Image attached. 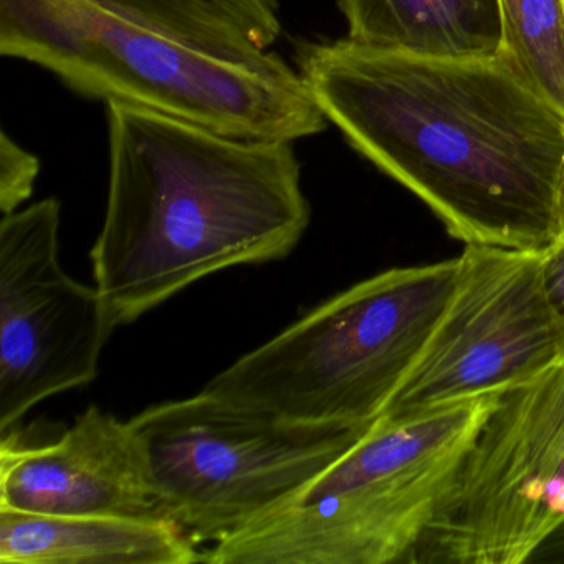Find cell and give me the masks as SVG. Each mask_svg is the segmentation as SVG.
Instances as JSON below:
<instances>
[{"label": "cell", "mask_w": 564, "mask_h": 564, "mask_svg": "<svg viewBox=\"0 0 564 564\" xmlns=\"http://www.w3.org/2000/svg\"><path fill=\"white\" fill-rule=\"evenodd\" d=\"M296 70L349 147L465 246L557 240L564 115L494 58H429L339 41L295 45Z\"/></svg>", "instance_id": "cell-1"}, {"label": "cell", "mask_w": 564, "mask_h": 564, "mask_svg": "<svg viewBox=\"0 0 564 564\" xmlns=\"http://www.w3.org/2000/svg\"><path fill=\"white\" fill-rule=\"evenodd\" d=\"M107 213L95 286L127 326L223 270L285 259L312 220L292 141L246 140L107 105Z\"/></svg>", "instance_id": "cell-2"}, {"label": "cell", "mask_w": 564, "mask_h": 564, "mask_svg": "<svg viewBox=\"0 0 564 564\" xmlns=\"http://www.w3.org/2000/svg\"><path fill=\"white\" fill-rule=\"evenodd\" d=\"M0 55L78 97L246 140L328 130L296 67L210 0H0Z\"/></svg>", "instance_id": "cell-3"}, {"label": "cell", "mask_w": 564, "mask_h": 564, "mask_svg": "<svg viewBox=\"0 0 564 564\" xmlns=\"http://www.w3.org/2000/svg\"><path fill=\"white\" fill-rule=\"evenodd\" d=\"M497 395L382 414L289 500L200 551V563H411Z\"/></svg>", "instance_id": "cell-4"}, {"label": "cell", "mask_w": 564, "mask_h": 564, "mask_svg": "<svg viewBox=\"0 0 564 564\" xmlns=\"http://www.w3.org/2000/svg\"><path fill=\"white\" fill-rule=\"evenodd\" d=\"M457 272L458 257L362 280L237 359L203 391L296 424L376 421L437 328Z\"/></svg>", "instance_id": "cell-5"}, {"label": "cell", "mask_w": 564, "mask_h": 564, "mask_svg": "<svg viewBox=\"0 0 564 564\" xmlns=\"http://www.w3.org/2000/svg\"><path fill=\"white\" fill-rule=\"evenodd\" d=\"M163 520L194 546L246 528L351 451L375 421L296 424L200 391L130 419Z\"/></svg>", "instance_id": "cell-6"}, {"label": "cell", "mask_w": 564, "mask_h": 564, "mask_svg": "<svg viewBox=\"0 0 564 564\" xmlns=\"http://www.w3.org/2000/svg\"><path fill=\"white\" fill-rule=\"evenodd\" d=\"M564 527V365L498 392L411 563L521 564Z\"/></svg>", "instance_id": "cell-7"}, {"label": "cell", "mask_w": 564, "mask_h": 564, "mask_svg": "<svg viewBox=\"0 0 564 564\" xmlns=\"http://www.w3.org/2000/svg\"><path fill=\"white\" fill-rule=\"evenodd\" d=\"M563 362L543 250L465 246L437 328L384 414L500 392Z\"/></svg>", "instance_id": "cell-8"}, {"label": "cell", "mask_w": 564, "mask_h": 564, "mask_svg": "<svg viewBox=\"0 0 564 564\" xmlns=\"http://www.w3.org/2000/svg\"><path fill=\"white\" fill-rule=\"evenodd\" d=\"M61 220L47 197L0 223V434L39 402L94 382L118 328L100 290L62 267Z\"/></svg>", "instance_id": "cell-9"}, {"label": "cell", "mask_w": 564, "mask_h": 564, "mask_svg": "<svg viewBox=\"0 0 564 564\" xmlns=\"http://www.w3.org/2000/svg\"><path fill=\"white\" fill-rule=\"evenodd\" d=\"M0 508L163 520L137 432L97 405L51 442L0 434Z\"/></svg>", "instance_id": "cell-10"}, {"label": "cell", "mask_w": 564, "mask_h": 564, "mask_svg": "<svg viewBox=\"0 0 564 564\" xmlns=\"http://www.w3.org/2000/svg\"><path fill=\"white\" fill-rule=\"evenodd\" d=\"M2 564H193L200 551L164 520L0 508Z\"/></svg>", "instance_id": "cell-11"}, {"label": "cell", "mask_w": 564, "mask_h": 564, "mask_svg": "<svg viewBox=\"0 0 564 564\" xmlns=\"http://www.w3.org/2000/svg\"><path fill=\"white\" fill-rule=\"evenodd\" d=\"M348 39L429 58H494L500 0H338Z\"/></svg>", "instance_id": "cell-12"}, {"label": "cell", "mask_w": 564, "mask_h": 564, "mask_svg": "<svg viewBox=\"0 0 564 564\" xmlns=\"http://www.w3.org/2000/svg\"><path fill=\"white\" fill-rule=\"evenodd\" d=\"M497 57L564 115V0H500Z\"/></svg>", "instance_id": "cell-13"}, {"label": "cell", "mask_w": 564, "mask_h": 564, "mask_svg": "<svg viewBox=\"0 0 564 564\" xmlns=\"http://www.w3.org/2000/svg\"><path fill=\"white\" fill-rule=\"evenodd\" d=\"M41 160L9 137L0 133V213H18L31 199L41 174Z\"/></svg>", "instance_id": "cell-14"}, {"label": "cell", "mask_w": 564, "mask_h": 564, "mask_svg": "<svg viewBox=\"0 0 564 564\" xmlns=\"http://www.w3.org/2000/svg\"><path fill=\"white\" fill-rule=\"evenodd\" d=\"M230 15L260 47L270 48L282 35L279 0H210Z\"/></svg>", "instance_id": "cell-15"}, {"label": "cell", "mask_w": 564, "mask_h": 564, "mask_svg": "<svg viewBox=\"0 0 564 564\" xmlns=\"http://www.w3.org/2000/svg\"><path fill=\"white\" fill-rule=\"evenodd\" d=\"M543 276L547 300L561 333L564 365V239L554 240L543 250Z\"/></svg>", "instance_id": "cell-16"}, {"label": "cell", "mask_w": 564, "mask_h": 564, "mask_svg": "<svg viewBox=\"0 0 564 564\" xmlns=\"http://www.w3.org/2000/svg\"><path fill=\"white\" fill-rule=\"evenodd\" d=\"M557 239H564V164L557 186Z\"/></svg>", "instance_id": "cell-17"}]
</instances>
